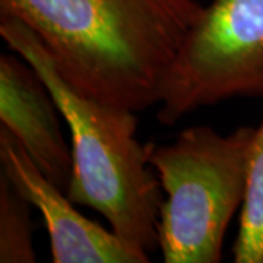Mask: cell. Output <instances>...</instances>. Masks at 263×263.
Returning <instances> with one entry per match:
<instances>
[{
  "mask_svg": "<svg viewBox=\"0 0 263 263\" xmlns=\"http://www.w3.org/2000/svg\"><path fill=\"white\" fill-rule=\"evenodd\" d=\"M256 127L221 135L209 126L180 132L170 145L149 143L164 200L158 249L165 263H219L227 228L245 200Z\"/></svg>",
  "mask_w": 263,
  "mask_h": 263,
  "instance_id": "obj_3",
  "label": "cell"
},
{
  "mask_svg": "<svg viewBox=\"0 0 263 263\" xmlns=\"http://www.w3.org/2000/svg\"><path fill=\"white\" fill-rule=\"evenodd\" d=\"M60 117L56 100L37 70L19 54H2L0 124L18 139L41 173L67 192L73 160Z\"/></svg>",
  "mask_w": 263,
  "mask_h": 263,
  "instance_id": "obj_6",
  "label": "cell"
},
{
  "mask_svg": "<svg viewBox=\"0 0 263 263\" xmlns=\"http://www.w3.org/2000/svg\"><path fill=\"white\" fill-rule=\"evenodd\" d=\"M32 205L0 170V263H34Z\"/></svg>",
  "mask_w": 263,
  "mask_h": 263,
  "instance_id": "obj_8",
  "label": "cell"
},
{
  "mask_svg": "<svg viewBox=\"0 0 263 263\" xmlns=\"http://www.w3.org/2000/svg\"><path fill=\"white\" fill-rule=\"evenodd\" d=\"M197 0H0L25 24L59 73L82 94L136 113L158 105Z\"/></svg>",
  "mask_w": 263,
  "mask_h": 263,
  "instance_id": "obj_1",
  "label": "cell"
},
{
  "mask_svg": "<svg viewBox=\"0 0 263 263\" xmlns=\"http://www.w3.org/2000/svg\"><path fill=\"white\" fill-rule=\"evenodd\" d=\"M0 37L27 60L54 97L72 138V181L66 195L97 211L133 247L158 249L164 192L149 164V143L136 136V111L82 94L59 73L43 43L19 19L0 15Z\"/></svg>",
  "mask_w": 263,
  "mask_h": 263,
  "instance_id": "obj_2",
  "label": "cell"
},
{
  "mask_svg": "<svg viewBox=\"0 0 263 263\" xmlns=\"http://www.w3.org/2000/svg\"><path fill=\"white\" fill-rule=\"evenodd\" d=\"M235 263H263V117L249 158L245 200L233 246Z\"/></svg>",
  "mask_w": 263,
  "mask_h": 263,
  "instance_id": "obj_7",
  "label": "cell"
},
{
  "mask_svg": "<svg viewBox=\"0 0 263 263\" xmlns=\"http://www.w3.org/2000/svg\"><path fill=\"white\" fill-rule=\"evenodd\" d=\"M2 171L38 209L47 228L53 263H148L149 253L85 218L75 203L41 173L24 146L0 124Z\"/></svg>",
  "mask_w": 263,
  "mask_h": 263,
  "instance_id": "obj_5",
  "label": "cell"
},
{
  "mask_svg": "<svg viewBox=\"0 0 263 263\" xmlns=\"http://www.w3.org/2000/svg\"><path fill=\"white\" fill-rule=\"evenodd\" d=\"M237 97L263 98V0H211L189 29L161 88L157 120Z\"/></svg>",
  "mask_w": 263,
  "mask_h": 263,
  "instance_id": "obj_4",
  "label": "cell"
}]
</instances>
